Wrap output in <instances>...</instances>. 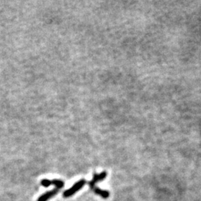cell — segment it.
<instances>
[{
  "label": "cell",
  "instance_id": "3",
  "mask_svg": "<svg viewBox=\"0 0 201 201\" xmlns=\"http://www.w3.org/2000/svg\"><path fill=\"white\" fill-rule=\"evenodd\" d=\"M107 171H102V172L100 173L99 174L95 173L94 175H93V177H92V180L89 183V186H90V188L92 189L95 186L96 183H98V182H100V181H102V180H104V179L107 177Z\"/></svg>",
  "mask_w": 201,
  "mask_h": 201
},
{
  "label": "cell",
  "instance_id": "5",
  "mask_svg": "<svg viewBox=\"0 0 201 201\" xmlns=\"http://www.w3.org/2000/svg\"><path fill=\"white\" fill-rule=\"evenodd\" d=\"M92 190L93 191V192L95 193L96 194L100 195V196L104 199H107L110 197V192L107 190H103V189H100V188H98V187H95V186L94 188L92 189Z\"/></svg>",
  "mask_w": 201,
  "mask_h": 201
},
{
  "label": "cell",
  "instance_id": "2",
  "mask_svg": "<svg viewBox=\"0 0 201 201\" xmlns=\"http://www.w3.org/2000/svg\"><path fill=\"white\" fill-rule=\"evenodd\" d=\"M41 185H42L43 186L46 187V188L53 185V186L56 187V188H58L60 190V188H64V182L62 180H57V179H54V180H47V179H43V180H41Z\"/></svg>",
  "mask_w": 201,
  "mask_h": 201
},
{
  "label": "cell",
  "instance_id": "1",
  "mask_svg": "<svg viewBox=\"0 0 201 201\" xmlns=\"http://www.w3.org/2000/svg\"><path fill=\"white\" fill-rule=\"evenodd\" d=\"M86 183V181L84 180V179H82V180H80L78 181V182L75 183L73 186H72V188L68 189V190L65 191V192L63 193V195H64V198H70V197L72 196V195L75 194L77 192H78L80 189H81Z\"/></svg>",
  "mask_w": 201,
  "mask_h": 201
},
{
  "label": "cell",
  "instance_id": "4",
  "mask_svg": "<svg viewBox=\"0 0 201 201\" xmlns=\"http://www.w3.org/2000/svg\"><path fill=\"white\" fill-rule=\"evenodd\" d=\"M59 192H60V190L55 188L54 189H53V190L49 191V192H47L45 193V194L41 195L40 198H38L37 201H47L50 198H52L54 196H55L57 194H58Z\"/></svg>",
  "mask_w": 201,
  "mask_h": 201
}]
</instances>
